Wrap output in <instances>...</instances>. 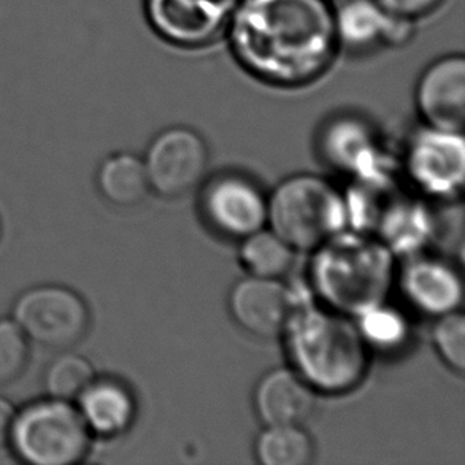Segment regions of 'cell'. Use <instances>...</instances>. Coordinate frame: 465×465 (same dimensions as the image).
Instances as JSON below:
<instances>
[{
  "label": "cell",
  "mask_w": 465,
  "mask_h": 465,
  "mask_svg": "<svg viewBox=\"0 0 465 465\" xmlns=\"http://www.w3.org/2000/svg\"><path fill=\"white\" fill-rule=\"evenodd\" d=\"M227 32L240 65L277 86L320 78L339 48L327 0H239Z\"/></svg>",
  "instance_id": "6da1fadb"
},
{
  "label": "cell",
  "mask_w": 465,
  "mask_h": 465,
  "mask_svg": "<svg viewBox=\"0 0 465 465\" xmlns=\"http://www.w3.org/2000/svg\"><path fill=\"white\" fill-rule=\"evenodd\" d=\"M91 439L75 403L46 397L16 411L8 447L25 464L75 465L88 456Z\"/></svg>",
  "instance_id": "7a4b0ae2"
},
{
  "label": "cell",
  "mask_w": 465,
  "mask_h": 465,
  "mask_svg": "<svg viewBox=\"0 0 465 465\" xmlns=\"http://www.w3.org/2000/svg\"><path fill=\"white\" fill-rule=\"evenodd\" d=\"M343 220L345 212L337 191L316 176H292L267 201L272 231L292 250L318 248L339 232Z\"/></svg>",
  "instance_id": "3957f363"
},
{
  "label": "cell",
  "mask_w": 465,
  "mask_h": 465,
  "mask_svg": "<svg viewBox=\"0 0 465 465\" xmlns=\"http://www.w3.org/2000/svg\"><path fill=\"white\" fill-rule=\"evenodd\" d=\"M12 318L29 341L54 351L75 348L91 326L86 301L63 284H38L21 292Z\"/></svg>",
  "instance_id": "277c9868"
},
{
  "label": "cell",
  "mask_w": 465,
  "mask_h": 465,
  "mask_svg": "<svg viewBox=\"0 0 465 465\" xmlns=\"http://www.w3.org/2000/svg\"><path fill=\"white\" fill-rule=\"evenodd\" d=\"M294 354L314 383L346 388L362 371L358 333L345 321L313 314L296 332Z\"/></svg>",
  "instance_id": "5b68a950"
},
{
  "label": "cell",
  "mask_w": 465,
  "mask_h": 465,
  "mask_svg": "<svg viewBox=\"0 0 465 465\" xmlns=\"http://www.w3.org/2000/svg\"><path fill=\"white\" fill-rule=\"evenodd\" d=\"M239 0H145L153 31L180 48H202L227 32Z\"/></svg>",
  "instance_id": "8992f818"
},
{
  "label": "cell",
  "mask_w": 465,
  "mask_h": 465,
  "mask_svg": "<svg viewBox=\"0 0 465 465\" xmlns=\"http://www.w3.org/2000/svg\"><path fill=\"white\" fill-rule=\"evenodd\" d=\"M143 163L152 189L165 197H180L203 180L208 148L193 129L170 127L154 137Z\"/></svg>",
  "instance_id": "52a82bcc"
},
{
  "label": "cell",
  "mask_w": 465,
  "mask_h": 465,
  "mask_svg": "<svg viewBox=\"0 0 465 465\" xmlns=\"http://www.w3.org/2000/svg\"><path fill=\"white\" fill-rule=\"evenodd\" d=\"M416 107L429 126L460 134L465 121V59L448 54L429 64L415 89Z\"/></svg>",
  "instance_id": "ba28073f"
},
{
  "label": "cell",
  "mask_w": 465,
  "mask_h": 465,
  "mask_svg": "<svg viewBox=\"0 0 465 465\" xmlns=\"http://www.w3.org/2000/svg\"><path fill=\"white\" fill-rule=\"evenodd\" d=\"M202 208L213 229L233 239H245L267 223L264 195L243 176L216 178L203 193Z\"/></svg>",
  "instance_id": "9c48e42d"
},
{
  "label": "cell",
  "mask_w": 465,
  "mask_h": 465,
  "mask_svg": "<svg viewBox=\"0 0 465 465\" xmlns=\"http://www.w3.org/2000/svg\"><path fill=\"white\" fill-rule=\"evenodd\" d=\"M290 292L277 278L252 277L235 283L229 296L233 320L256 337H277L291 318Z\"/></svg>",
  "instance_id": "30bf717a"
},
{
  "label": "cell",
  "mask_w": 465,
  "mask_h": 465,
  "mask_svg": "<svg viewBox=\"0 0 465 465\" xmlns=\"http://www.w3.org/2000/svg\"><path fill=\"white\" fill-rule=\"evenodd\" d=\"M314 402L310 384L286 369L269 371L254 390V409L265 426H302Z\"/></svg>",
  "instance_id": "8fae6325"
},
{
  "label": "cell",
  "mask_w": 465,
  "mask_h": 465,
  "mask_svg": "<svg viewBox=\"0 0 465 465\" xmlns=\"http://www.w3.org/2000/svg\"><path fill=\"white\" fill-rule=\"evenodd\" d=\"M91 434L114 437L126 430L135 416L131 391L114 378H94L75 402Z\"/></svg>",
  "instance_id": "7c38bea8"
},
{
  "label": "cell",
  "mask_w": 465,
  "mask_h": 465,
  "mask_svg": "<svg viewBox=\"0 0 465 465\" xmlns=\"http://www.w3.org/2000/svg\"><path fill=\"white\" fill-rule=\"evenodd\" d=\"M95 184L102 197L118 208L137 207L152 189L143 159L131 153L105 157L95 173Z\"/></svg>",
  "instance_id": "4fadbf2b"
},
{
  "label": "cell",
  "mask_w": 465,
  "mask_h": 465,
  "mask_svg": "<svg viewBox=\"0 0 465 465\" xmlns=\"http://www.w3.org/2000/svg\"><path fill=\"white\" fill-rule=\"evenodd\" d=\"M390 13L377 0H343L333 10V25L339 46L354 53L373 50L383 45Z\"/></svg>",
  "instance_id": "5bb4252c"
},
{
  "label": "cell",
  "mask_w": 465,
  "mask_h": 465,
  "mask_svg": "<svg viewBox=\"0 0 465 465\" xmlns=\"http://www.w3.org/2000/svg\"><path fill=\"white\" fill-rule=\"evenodd\" d=\"M254 453L264 465H307L313 460V441L301 426H267Z\"/></svg>",
  "instance_id": "9a60e30c"
},
{
  "label": "cell",
  "mask_w": 465,
  "mask_h": 465,
  "mask_svg": "<svg viewBox=\"0 0 465 465\" xmlns=\"http://www.w3.org/2000/svg\"><path fill=\"white\" fill-rule=\"evenodd\" d=\"M294 250L273 231L250 233L240 248V259L254 277L278 278L288 272Z\"/></svg>",
  "instance_id": "2e32d148"
},
{
  "label": "cell",
  "mask_w": 465,
  "mask_h": 465,
  "mask_svg": "<svg viewBox=\"0 0 465 465\" xmlns=\"http://www.w3.org/2000/svg\"><path fill=\"white\" fill-rule=\"evenodd\" d=\"M95 377L88 359L65 351L53 359L45 371V390L48 397L75 403Z\"/></svg>",
  "instance_id": "e0dca14e"
},
{
  "label": "cell",
  "mask_w": 465,
  "mask_h": 465,
  "mask_svg": "<svg viewBox=\"0 0 465 465\" xmlns=\"http://www.w3.org/2000/svg\"><path fill=\"white\" fill-rule=\"evenodd\" d=\"M29 345L31 341L13 318H0V388L23 377L31 356Z\"/></svg>",
  "instance_id": "ac0fdd59"
},
{
  "label": "cell",
  "mask_w": 465,
  "mask_h": 465,
  "mask_svg": "<svg viewBox=\"0 0 465 465\" xmlns=\"http://www.w3.org/2000/svg\"><path fill=\"white\" fill-rule=\"evenodd\" d=\"M454 284L453 278L447 271H441L437 267H420L413 269L410 273L409 286L413 297L418 299L424 307L440 309L447 313L448 310L454 305L456 292L451 291L439 290L435 286H451Z\"/></svg>",
  "instance_id": "d6986e66"
},
{
  "label": "cell",
  "mask_w": 465,
  "mask_h": 465,
  "mask_svg": "<svg viewBox=\"0 0 465 465\" xmlns=\"http://www.w3.org/2000/svg\"><path fill=\"white\" fill-rule=\"evenodd\" d=\"M434 343L441 359L453 371L465 369V321L458 312H447L434 327Z\"/></svg>",
  "instance_id": "ffe728a7"
},
{
  "label": "cell",
  "mask_w": 465,
  "mask_h": 465,
  "mask_svg": "<svg viewBox=\"0 0 465 465\" xmlns=\"http://www.w3.org/2000/svg\"><path fill=\"white\" fill-rule=\"evenodd\" d=\"M377 2L384 12L415 21L435 12L445 0H377Z\"/></svg>",
  "instance_id": "44dd1931"
},
{
  "label": "cell",
  "mask_w": 465,
  "mask_h": 465,
  "mask_svg": "<svg viewBox=\"0 0 465 465\" xmlns=\"http://www.w3.org/2000/svg\"><path fill=\"white\" fill-rule=\"evenodd\" d=\"M415 37V21L391 15L388 16V23L384 27L383 45L384 46H405Z\"/></svg>",
  "instance_id": "7402d4cb"
},
{
  "label": "cell",
  "mask_w": 465,
  "mask_h": 465,
  "mask_svg": "<svg viewBox=\"0 0 465 465\" xmlns=\"http://www.w3.org/2000/svg\"><path fill=\"white\" fill-rule=\"evenodd\" d=\"M15 415H16V410H15L12 403L8 402L4 397H0V448L8 445Z\"/></svg>",
  "instance_id": "603a6c76"
}]
</instances>
